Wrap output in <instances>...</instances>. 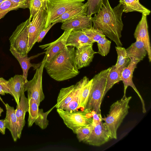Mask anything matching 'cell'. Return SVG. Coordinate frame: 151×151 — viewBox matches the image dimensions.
<instances>
[{
	"label": "cell",
	"instance_id": "6da1fadb",
	"mask_svg": "<svg viewBox=\"0 0 151 151\" xmlns=\"http://www.w3.org/2000/svg\"><path fill=\"white\" fill-rule=\"evenodd\" d=\"M123 11L122 5L119 4L112 8L109 0H103L100 9L91 18L93 28L102 31L117 46L122 45L120 38L123 27L122 19Z\"/></svg>",
	"mask_w": 151,
	"mask_h": 151
},
{
	"label": "cell",
	"instance_id": "7a4b0ae2",
	"mask_svg": "<svg viewBox=\"0 0 151 151\" xmlns=\"http://www.w3.org/2000/svg\"><path fill=\"white\" fill-rule=\"evenodd\" d=\"M75 48L66 46L51 61L44 66L48 74L54 80L63 81L78 75L79 71L75 62Z\"/></svg>",
	"mask_w": 151,
	"mask_h": 151
},
{
	"label": "cell",
	"instance_id": "3957f363",
	"mask_svg": "<svg viewBox=\"0 0 151 151\" xmlns=\"http://www.w3.org/2000/svg\"><path fill=\"white\" fill-rule=\"evenodd\" d=\"M131 98V96H123L111 105L107 116L102 118L110 139H117V130L128 114L130 108L129 103Z\"/></svg>",
	"mask_w": 151,
	"mask_h": 151
},
{
	"label": "cell",
	"instance_id": "277c9868",
	"mask_svg": "<svg viewBox=\"0 0 151 151\" xmlns=\"http://www.w3.org/2000/svg\"><path fill=\"white\" fill-rule=\"evenodd\" d=\"M110 69L109 67L102 70L92 78L88 100L85 109L93 110L98 114H101V105Z\"/></svg>",
	"mask_w": 151,
	"mask_h": 151
},
{
	"label": "cell",
	"instance_id": "5b68a950",
	"mask_svg": "<svg viewBox=\"0 0 151 151\" xmlns=\"http://www.w3.org/2000/svg\"><path fill=\"white\" fill-rule=\"evenodd\" d=\"M57 111L66 126L74 134L79 128L92 124L91 110L90 109H85L81 111H70L58 109Z\"/></svg>",
	"mask_w": 151,
	"mask_h": 151
},
{
	"label": "cell",
	"instance_id": "8992f818",
	"mask_svg": "<svg viewBox=\"0 0 151 151\" xmlns=\"http://www.w3.org/2000/svg\"><path fill=\"white\" fill-rule=\"evenodd\" d=\"M84 0H48L46 1L47 16L45 29L52 22L65 12L83 5Z\"/></svg>",
	"mask_w": 151,
	"mask_h": 151
},
{
	"label": "cell",
	"instance_id": "52a82bcc",
	"mask_svg": "<svg viewBox=\"0 0 151 151\" xmlns=\"http://www.w3.org/2000/svg\"><path fill=\"white\" fill-rule=\"evenodd\" d=\"M47 16L46 1H44L40 9L33 17L29 24L27 45L28 53L36 42L40 33L45 29Z\"/></svg>",
	"mask_w": 151,
	"mask_h": 151
},
{
	"label": "cell",
	"instance_id": "ba28073f",
	"mask_svg": "<svg viewBox=\"0 0 151 151\" xmlns=\"http://www.w3.org/2000/svg\"><path fill=\"white\" fill-rule=\"evenodd\" d=\"M46 61V55H45L41 65L36 69L32 79L29 81H27L24 84V91H27V98L33 99L39 105L45 98L42 88V76Z\"/></svg>",
	"mask_w": 151,
	"mask_h": 151
},
{
	"label": "cell",
	"instance_id": "9c48e42d",
	"mask_svg": "<svg viewBox=\"0 0 151 151\" xmlns=\"http://www.w3.org/2000/svg\"><path fill=\"white\" fill-rule=\"evenodd\" d=\"M32 19L29 18L18 25L9 38L10 45L23 56L28 53V29Z\"/></svg>",
	"mask_w": 151,
	"mask_h": 151
},
{
	"label": "cell",
	"instance_id": "30bf717a",
	"mask_svg": "<svg viewBox=\"0 0 151 151\" xmlns=\"http://www.w3.org/2000/svg\"><path fill=\"white\" fill-rule=\"evenodd\" d=\"M28 99L29 103L28 126L31 127L35 123L41 129H45L49 124V121L47 119V115L55 107V106L47 111L44 112L42 109H39V105L34 99L32 98Z\"/></svg>",
	"mask_w": 151,
	"mask_h": 151
},
{
	"label": "cell",
	"instance_id": "8fae6325",
	"mask_svg": "<svg viewBox=\"0 0 151 151\" xmlns=\"http://www.w3.org/2000/svg\"><path fill=\"white\" fill-rule=\"evenodd\" d=\"M130 61L128 65L123 68L121 75V79L124 85V94L123 96H126V89L129 86H131L136 92L141 100L142 106V112L145 113L146 110L145 107L144 101L139 92L137 90L133 81V74L135 68H137V63L140 61L133 58H130Z\"/></svg>",
	"mask_w": 151,
	"mask_h": 151
},
{
	"label": "cell",
	"instance_id": "7c38bea8",
	"mask_svg": "<svg viewBox=\"0 0 151 151\" xmlns=\"http://www.w3.org/2000/svg\"><path fill=\"white\" fill-rule=\"evenodd\" d=\"M72 30V29L65 30L62 35L55 41L39 46L42 49L45 48L44 50H46V62H49L65 48L68 38Z\"/></svg>",
	"mask_w": 151,
	"mask_h": 151
},
{
	"label": "cell",
	"instance_id": "4fadbf2b",
	"mask_svg": "<svg viewBox=\"0 0 151 151\" xmlns=\"http://www.w3.org/2000/svg\"><path fill=\"white\" fill-rule=\"evenodd\" d=\"M93 44L87 45L76 48L75 60L78 70L89 65L92 61L94 55L97 53L93 50Z\"/></svg>",
	"mask_w": 151,
	"mask_h": 151
},
{
	"label": "cell",
	"instance_id": "5bb4252c",
	"mask_svg": "<svg viewBox=\"0 0 151 151\" xmlns=\"http://www.w3.org/2000/svg\"><path fill=\"white\" fill-rule=\"evenodd\" d=\"M110 139L108 131L102 122L93 126L91 134L84 142L88 145L99 146L107 142Z\"/></svg>",
	"mask_w": 151,
	"mask_h": 151
},
{
	"label": "cell",
	"instance_id": "9a60e30c",
	"mask_svg": "<svg viewBox=\"0 0 151 151\" xmlns=\"http://www.w3.org/2000/svg\"><path fill=\"white\" fill-rule=\"evenodd\" d=\"M147 15L142 14V17L137 24L134 33L136 40L142 42L145 46L150 62L151 61V49L148 30Z\"/></svg>",
	"mask_w": 151,
	"mask_h": 151
},
{
	"label": "cell",
	"instance_id": "2e32d148",
	"mask_svg": "<svg viewBox=\"0 0 151 151\" xmlns=\"http://www.w3.org/2000/svg\"><path fill=\"white\" fill-rule=\"evenodd\" d=\"M24 92V88L21 92L19 105H17L15 109L18 139H20L21 137L22 131L25 123V114L26 112H28L29 108V100L25 96Z\"/></svg>",
	"mask_w": 151,
	"mask_h": 151
},
{
	"label": "cell",
	"instance_id": "e0dca14e",
	"mask_svg": "<svg viewBox=\"0 0 151 151\" xmlns=\"http://www.w3.org/2000/svg\"><path fill=\"white\" fill-rule=\"evenodd\" d=\"M9 50L20 64L22 70V76L25 83L28 81L27 80L28 72L29 68L32 67L33 68L34 70H35L40 67L42 63V62L37 64L31 63L30 62L31 60L37 58L40 55L45 53V52L29 57L27 55L23 56L21 55L11 45Z\"/></svg>",
	"mask_w": 151,
	"mask_h": 151
},
{
	"label": "cell",
	"instance_id": "ac0fdd59",
	"mask_svg": "<svg viewBox=\"0 0 151 151\" xmlns=\"http://www.w3.org/2000/svg\"><path fill=\"white\" fill-rule=\"evenodd\" d=\"M91 17L86 15L73 18L62 23L61 28L64 31L72 29L73 31H80L92 28Z\"/></svg>",
	"mask_w": 151,
	"mask_h": 151
},
{
	"label": "cell",
	"instance_id": "d6986e66",
	"mask_svg": "<svg viewBox=\"0 0 151 151\" xmlns=\"http://www.w3.org/2000/svg\"><path fill=\"white\" fill-rule=\"evenodd\" d=\"M6 114L4 119L5 127L10 131L13 140L16 142L18 138L17 118L15 109L7 104H5Z\"/></svg>",
	"mask_w": 151,
	"mask_h": 151
},
{
	"label": "cell",
	"instance_id": "ffe728a7",
	"mask_svg": "<svg viewBox=\"0 0 151 151\" xmlns=\"http://www.w3.org/2000/svg\"><path fill=\"white\" fill-rule=\"evenodd\" d=\"M25 82L22 75H16L8 81L7 86L14 97L17 105H19L20 96L22 90L24 88Z\"/></svg>",
	"mask_w": 151,
	"mask_h": 151
},
{
	"label": "cell",
	"instance_id": "44dd1931",
	"mask_svg": "<svg viewBox=\"0 0 151 151\" xmlns=\"http://www.w3.org/2000/svg\"><path fill=\"white\" fill-rule=\"evenodd\" d=\"M94 42L82 30H72L68 38L66 46L76 48Z\"/></svg>",
	"mask_w": 151,
	"mask_h": 151
},
{
	"label": "cell",
	"instance_id": "7402d4cb",
	"mask_svg": "<svg viewBox=\"0 0 151 151\" xmlns=\"http://www.w3.org/2000/svg\"><path fill=\"white\" fill-rule=\"evenodd\" d=\"M77 86V83L66 88H61L58 94L56 104L55 105L57 109L63 108L72 100Z\"/></svg>",
	"mask_w": 151,
	"mask_h": 151
},
{
	"label": "cell",
	"instance_id": "603a6c76",
	"mask_svg": "<svg viewBox=\"0 0 151 151\" xmlns=\"http://www.w3.org/2000/svg\"><path fill=\"white\" fill-rule=\"evenodd\" d=\"M126 50L129 59L133 58L139 61L142 60L147 54L143 43L138 40H136Z\"/></svg>",
	"mask_w": 151,
	"mask_h": 151
},
{
	"label": "cell",
	"instance_id": "cb8c5ba5",
	"mask_svg": "<svg viewBox=\"0 0 151 151\" xmlns=\"http://www.w3.org/2000/svg\"><path fill=\"white\" fill-rule=\"evenodd\" d=\"M87 3L78 8L68 11L60 17L54 20L52 23H63L73 18L81 16L87 15Z\"/></svg>",
	"mask_w": 151,
	"mask_h": 151
},
{
	"label": "cell",
	"instance_id": "d4e9b609",
	"mask_svg": "<svg viewBox=\"0 0 151 151\" xmlns=\"http://www.w3.org/2000/svg\"><path fill=\"white\" fill-rule=\"evenodd\" d=\"M119 2L123 6V12L136 11L147 16L150 13V10L141 4L139 0H120Z\"/></svg>",
	"mask_w": 151,
	"mask_h": 151
},
{
	"label": "cell",
	"instance_id": "484cf974",
	"mask_svg": "<svg viewBox=\"0 0 151 151\" xmlns=\"http://www.w3.org/2000/svg\"><path fill=\"white\" fill-rule=\"evenodd\" d=\"M123 68H116L114 65L111 67L109 73L105 91L102 98V101L108 91L116 83L122 81L121 75Z\"/></svg>",
	"mask_w": 151,
	"mask_h": 151
},
{
	"label": "cell",
	"instance_id": "4316f807",
	"mask_svg": "<svg viewBox=\"0 0 151 151\" xmlns=\"http://www.w3.org/2000/svg\"><path fill=\"white\" fill-rule=\"evenodd\" d=\"M88 79L89 78L85 76L77 82V88L72 100L63 108V110L70 111H77L79 105L80 95L81 89Z\"/></svg>",
	"mask_w": 151,
	"mask_h": 151
},
{
	"label": "cell",
	"instance_id": "83f0119b",
	"mask_svg": "<svg viewBox=\"0 0 151 151\" xmlns=\"http://www.w3.org/2000/svg\"><path fill=\"white\" fill-rule=\"evenodd\" d=\"M92 79H89L82 88L80 95L79 103L78 109H84L87 105L91 86Z\"/></svg>",
	"mask_w": 151,
	"mask_h": 151
},
{
	"label": "cell",
	"instance_id": "f1b7e54d",
	"mask_svg": "<svg viewBox=\"0 0 151 151\" xmlns=\"http://www.w3.org/2000/svg\"><path fill=\"white\" fill-rule=\"evenodd\" d=\"M117 54V62L115 67L116 68H124L129 64L130 60L127 55L126 49L120 46L115 47Z\"/></svg>",
	"mask_w": 151,
	"mask_h": 151
},
{
	"label": "cell",
	"instance_id": "f546056e",
	"mask_svg": "<svg viewBox=\"0 0 151 151\" xmlns=\"http://www.w3.org/2000/svg\"><path fill=\"white\" fill-rule=\"evenodd\" d=\"M98 48V53L103 56H105L109 52L111 42L106 37L100 38L97 42Z\"/></svg>",
	"mask_w": 151,
	"mask_h": 151
},
{
	"label": "cell",
	"instance_id": "4dcf8cb0",
	"mask_svg": "<svg viewBox=\"0 0 151 151\" xmlns=\"http://www.w3.org/2000/svg\"><path fill=\"white\" fill-rule=\"evenodd\" d=\"M19 8H21L20 6L12 3L9 0L5 1L0 4V19L9 12Z\"/></svg>",
	"mask_w": 151,
	"mask_h": 151
},
{
	"label": "cell",
	"instance_id": "1f68e13d",
	"mask_svg": "<svg viewBox=\"0 0 151 151\" xmlns=\"http://www.w3.org/2000/svg\"><path fill=\"white\" fill-rule=\"evenodd\" d=\"M103 0H87V16L92 17V15L97 13L100 9Z\"/></svg>",
	"mask_w": 151,
	"mask_h": 151
},
{
	"label": "cell",
	"instance_id": "d6a6232c",
	"mask_svg": "<svg viewBox=\"0 0 151 151\" xmlns=\"http://www.w3.org/2000/svg\"><path fill=\"white\" fill-rule=\"evenodd\" d=\"M92 124L86 126L81 127L78 129L76 131L77 137L79 142H84L89 137L92 130Z\"/></svg>",
	"mask_w": 151,
	"mask_h": 151
},
{
	"label": "cell",
	"instance_id": "836d02e7",
	"mask_svg": "<svg viewBox=\"0 0 151 151\" xmlns=\"http://www.w3.org/2000/svg\"><path fill=\"white\" fill-rule=\"evenodd\" d=\"M85 34L94 42H97L101 38L106 36L102 32L92 28L82 30Z\"/></svg>",
	"mask_w": 151,
	"mask_h": 151
},
{
	"label": "cell",
	"instance_id": "e575fe53",
	"mask_svg": "<svg viewBox=\"0 0 151 151\" xmlns=\"http://www.w3.org/2000/svg\"><path fill=\"white\" fill-rule=\"evenodd\" d=\"M44 2L43 0H31L29 9L30 16L29 18H32L40 10Z\"/></svg>",
	"mask_w": 151,
	"mask_h": 151
},
{
	"label": "cell",
	"instance_id": "d590c367",
	"mask_svg": "<svg viewBox=\"0 0 151 151\" xmlns=\"http://www.w3.org/2000/svg\"><path fill=\"white\" fill-rule=\"evenodd\" d=\"M8 81L3 78L0 77V93L1 95H4L5 93H9L12 95L11 93L7 86Z\"/></svg>",
	"mask_w": 151,
	"mask_h": 151
},
{
	"label": "cell",
	"instance_id": "8d00e7d4",
	"mask_svg": "<svg viewBox=\"0 0 151 151\" xmlns=\"http://www.w3.org/2000/svg\"><path fill=\"white\" fill-rule=\"evenodd\" d=\"M12 3L20 6L21 8H29L31 0H9Z\"/></svg>",
	"mask_w": 151,
	"mask_h": 151
},
{
	"label": "cell",
	"instance_id": "74e56055",
	"mask_svg": "<svg viewBox=\"0 0 151 151\" xmlns=\"http://www.w3.org/2000/svg\"><path fill=\"white\" fill-rule=\"evenodd\" d=\"M91 114L93 118L92 125L95 126L102 121L101 114H98L93 110H91Z\"/></svg>",
	"mask_w": 151,
	"mask_h": 151
},
{
	"label": "cell",
	"instance_id": "f35d334b",
	"mask_svg": "<svg viewBox=\"0 0 151 151\" xmlns=\"http://www.w3.org/2000/svg\"><path fill=\"white\" fill-rule=\"evenodd\" d=\"M55 23H52L46 29L42 30L40 33L36 41V42H39L42 41L45 36L51 28Z\"/></svg>",
	"mask_w": 151,
	"mask_h": 151
},
{
	"label": "cell",
	"instance_id": "ab89813d",
	"mask_svg": "<svg viewBox=\"0 0 151 151\" xmlns=\"http://www.w3.org/2000/svg\"><path fill=\"white\" fill-rule=\"evenodd\" d=\"M6 128L4 119L0 120V132L3 134H5Z\"/></svg>",
	"mask_w": 151,
	"mask_h": 151
},
{
	"label": "cell",
	"instance_id": "60d3db41",
	"mask_svg": "<svg viewBox=\"0 0 151 151\" xmlns=\"http://www.w3.org/2000/svg\"><path fill=\"white\" fill-rule=\"evenodd\" d=\"M4 111L3 109L0 107V117L1 116V114Z\"/></svg>",
	"mask_w": 151,
	"mask_h": 151
},
{
	"label": "cell",
	"instance_id": "b9f144b4",
	"mask_svg": "<svg viewBox=\"0 0 151 151\" xmlns=\"http://www.w3.org/2000/svg\"><path fill=\"white\" fill-rule=\"evenodd\" d=\"M0 94H1V93H0ZM0 100H1V101L4 103V104H5V103L3 101L2 99V98H1L0 96Z\"/></svg>",
	"mask_w": 151,
	"mask_h": 151
},
{
	"label": "cell",
	"instance_id": "7bdbcfd3",
	"mask_svg": "<svg viewBox=\"0 0 151 151\" xmlns=\"http://www.w3.org/2000/svg\"><path fill=\"white\" fill-rule=\"evenodd\" d=\"M6 0H0V4Z\"/></svg>",
	"mask_w": 151,
	"mask_h": 151
},
{
	"label": "cell",
	"instance_id": "ee69618b",
	"mask_svg": "<svg viewBox=\"0 0 151 151\" xmlns=\"http://www.w3.org/2000/svg\"><path fill=\"white\" fill-rule=\"evenodd\" d=\"M43 0L44 1H47L48 0Z\"/></svg>",
	"mask_w": 151,
	"mask_h": 151
}]
</instances>
